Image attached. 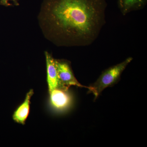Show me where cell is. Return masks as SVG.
<instances>
[{
    "instance_id": "cell-1",
    "label": "cell",
    "mask_w": 147,
    "mask_h": 147,
    "mask_svg": "<svg viewBox=\"0 0 147 147\" xmlns=\"http://www.w3.org/2000/svg\"><path fill=\"white\" fill-rule=\"evenodd\" d=\"M105 0H49L47 7L56 34L77 46L96 40L105 23Z\"/></svg>"
},
{
    "instance_id": "cell-2",
    "label": "cell",
    "mask_w": 147,
    "mask_h": 147,
    "mask_svg": "<svg viewBox=\"0 0 147 147\" xmlns=\"http://www.w3.org/2000/svg\"><path fill=\"white\" fill-rule=\"evenodd\" d=\"M132 59L133 58L129 57L121 63L105 69L96 82L89 86L88 93L94 95V100L105 88L113 86L119 82L122 73Z\"/></svg>"
},
{
    "instance_id": "cell-3",
    "label": "cell",
    "mask_w": 147,
    "mask_h": 147,
    "mask_svg": "<svg viewBox=\"0 0 147 147\" xmlns=\"http://www.w3.org/2000/svg\"><path fill=\"white\" fill-rule=\"evenodd\" d=\"M55 61L60 84L63 89L69 90L71 86L89 89V86H83L77 81L70 64L67 61L57 59H55Z\"/></svg>"
},
{
    "instance_id": "cell-4",
    "label": "cell",
    "mask_w": 147,
    "mask_h": 147,
    "mask_svg": "<svg viewBox=\"0 0 147 147\" xmlns=\"http://www.w3.org/2000/svg\"><path fill=\"white\" fill-rule=\"evenodd\" d=\"M50 102L52 106L59 111L68 108L72 102V97L68 90L57 88L49 92Z\"/></svg>"
},
{
    "instance_id": "cell-5",
    "label": "cell",
    "mask_w": 147,
    "mask_h": 147,
    "mask_svg": "<svg viewBox=\"0 0 147 147\" xmlns=\"http://www.w3.org/2000/svg\"><path fill=\"white\" fill-rule=\"evenodd\" d=\"M45 56L47 67V82L49 92L56 89H63L60 84L55 59L47 52L45 53Z\"/></svg>"
},
{
    "instance_id": "cell-6",
    "label": "cell",
    "mask_w": 147,
    "mask_h": 147,
    "mask_svg": "<svg viewBox=\"0 0 147 147\" xmlns=\"http://www.w3.org/2000/svg\"><path fill=\"white\" fill-rule=\"evenodd\" d=\"M34 94V92L32 89L27 93L24 102L13 113L12 118L14 121L23 125L25 124L30 113L31 99Z\"/></svg>"
},
{
    "instance_id": "cell-7",
    "label": "cell",
    "mask_w": 147,
    "mask_h": 147,
    "mask_svg": "<svg viewBox=\"0 0 147 147\" xmlns=\"http://www.w3.org/2000/svg\"><path fill=\"white\" fill-rule=\"evenodd\" d=\"M147 0H118L119 8L123 15L139 10L145 6Z\"/></svg>"
},
{
    "instance_id": "cell-8",
    "label": "cell",
    "mask_w": 147,
    "mask_h": 147,
    "mask_svg": "<svg viewBox=\"0 0 147 147\" xmlns=\"http://www.w3.org/2000/svg\"><path fill=\"white\" fill-rule=\"evenodd\" d=\"M10 2H12V5H19L18 0H0V5L5 7L10 6L11 5Z\"/></svg>"
}]
</instances>
